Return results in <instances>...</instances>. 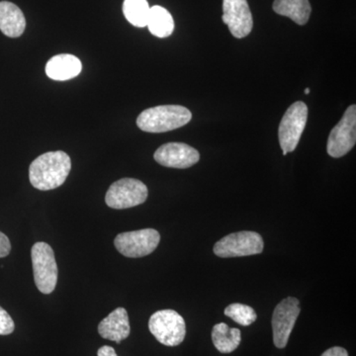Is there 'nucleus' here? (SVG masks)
Instances as JSON below:
<instances>
[{
	"mask_svg": "<svg viewBox=\"0 0 356 356\" xmlns=\"http://www.w3.org/2000/svg\"><path fill=\"white\" fill-rule=\"evenodd\" d=\"M15 324L8 313L0 307V336L13 334Z\"/></svg>",
	"mask_w": 356,
	"mask_h": 356,
	"instance_id": "21",
	"label": "nucleus"
},
{
	"mask_svg": "<svg viewBox=\"0 0 356 356\" xmlns=\"http://www.w3.org/2000/svg\"><path fill=\"white\" fill-rule=\"evenodd\" d=\"M222 19L236 39H243L252 32L254 21L248 0H224Z\"/></svg>",
	"mask_w": 356,
	"mask_h": 356,
	"instance_id": "11",
	"label": "nucleus"
},
{
	"mask_svg": "<svg viewBox=\"0 0 356 356\" xmlns=\"http://www.w3.org/2000/svg\"><path fill=\"white\" fill-rule=\"evenodd\" d=\"M321 356H348V353L344 348L334 346V348L325 350Z\"/></svg>",
	"mask_w": 356,
	"mask_h": 356,
	"instance_id": "23",
	"label": "nucleus"
},
{
	"mask_svg": "<svg viewBox=\"0 0 356 356\" xmlns=\"http://www.w3.org/2000/svg\"><path fill=\"white\" fill-rule=\"evenodd\" d=\"M212 341L220 353H231L235 351L242 341L241 331L236 327H229L225 323L214 325L212 330Z\"/></svg>",
	"mask_w": 356,
	"mask_h": 356,
	"instance_id": "17",
	"label": "nucleus"
},
{
	"mask_svg": "<svg viewBox=\"0 0 356 356\" xmlns=\"http://www.w3.org/2000/svg\"><path fill=\"white\" fill-rule=\"evenodd\" d=\"M147 187L134 178H122L109 187L105 202L113 209H128L146 202Z\"/></svg>",
	"mask_w": 356,
	"mask_h": 356,
	"instance_id": "7",
	"label": "nucleus"
},
{
	"mask_svg": "<svg viewBox=\"0 0 356 356\" xmlns=\"http://www.w3.org/2000/svg\"><path fill=\"white\" fill-rule=\"evenodd\" d=\"M33 273L39 291L51 294L56 289L58 282V266L55 252L48 243H35L31 250Z\"/></svg>",
	"mask_w": 356,
	"mask_h": 356,
	"instance_id": "3",
	"label": "nucleus"
},
{
	"mask_svg": "<svg viewBox=\"0 0 356 356\" xmlns=\"http://www.w3.org/2000/svg\"><path fill=\"white\" fill-rule=\"evenodd\" d=\"M308 119V107L305 103L297 102L285 112L280 122L278 138L283 154L286 156L298 146Z\"/></svg>",
	"mask_w": 356,
	"mask_h": 356,
	"instance_id": "6",
	"label": "nucleus"
},
{
	"mask_svg": "<svg viewBox=\"0 0 356 356\" xmlns=\"http://www.w3.org/2000/svg\"><path fill=\"white\" fill-rule=\"evenodd\" d=\"M11 243L6 235L0 232V259L10 254Z\"/></svg>",
	"mask_w": 356,
	"mask_h": 356,
	"instance_id": "22",
	"label": "nucleus"
},
{
	"mask_svg": "<svg viewBox=\"0 0 356 356\" xmlns=\"http://www.w3.org/2000/svg\"><path fill=\"white\" fill-rule=\"evenodd\" d=\"M131 327L127 311L117 308L98 325V332L105 339L120 343L130 336Z\"/></svg>",
	"mask_w": 356,
	"mask_h": 356,
	"instance_id": "13",
	"label": "nucleus"
},
{
	"mask_svg": "<svg viewBox=\"0 0 356 356\" xmlns=\"http://www.w3.org/2000/svg\"><path fill=\"white\" fill-rule=\"evenodd\" d=\"M191 119V112L184 106L161 105L144 110L137 118V125L144 132L165 133L184 127Z\"/></svg>",
	"mask_w": 356,
	"mask_h": 356,
	"instance_id": "2",
	"label": "nucleus"
},
{
	"mask_svg": "<svg viewBox=\"0 0 356 356\" xmlns=\"http://www.w3.org/2000/svg\"><path fill=\"white\" fill-rule=\"evenodd\" d=\"M225 315L231 318L236 324L248 327L257 321V315L252 307L241 303L231 304L225 309Z\"/></svg>",
	"mask_w": 356,
	"mask_h": 356,
	"instance_id": "20",
	"label": "nucleus"
},
{
	"mask_svg": "<svg viewBox=\"0 0 356 356\" xmlns=\"http://www.w3.org/2000/svg\"><path fill=\"white\" fill-rule=\"evenodd\" d=\"M83 70L81 60L70 54H62L51 58L46 65L47 76L54 81H65L79 76Z\"/></svg>",
	"mask_w": 356,
	"mask_h": 356,
	"instance_id": "14",
	"label": "nucleus"
},
{
	"mask_svg": "<svg viewBox=\"0 0 356 356\" xmlns=\"http://www.w3.org/2000/svg\"><path fill=\"white\" fill-rule=\"evenodd\" d=\"M300 302L294 297L283 299L274 309L273 315V343L276 348H284L300 314Z\"/></svg>",
	"mask_w": 356,
	"mask_h": 356,
	"instance_id": "10",
	"label": "nucleus"
},
{
	"mask_svg": "<svg viewBox=\"0 0 356 356\" xmlns=\"http://www.w3.org/2000/svg\"><path fill=\"white\" fill-rule=\"evenodd\" d=\"M149 329L156 341L166 346H179L186 334L184 318L173 310H161L153 314L149 318Z\"/></svg>",
	"mask_w": 356,
	"mask_h": 356,
	"instance_id": "4",
	"label": "nucleus"
},
{
	"mask_svg": "<svg viewBox=\"0 0 356 356\" xmlns=\"http://www.w3.org/2000/svg\"><path fill=\"white\" fill-rule=\"evenodd\" d=\"M273 8L275 13L289 17L298 25H306L312 13L309 0H274Z\"/></svg>",
	"mask_w": 356,
	"mask_h": 356,
	"instance_id": "16",
	"label": "nucleus"
},
{
	"mask_svg": "<svg viewBox=\"0 0 356 356\" xmlns=\"http://www.w3.org/2000/svg\"><path fill=\"white\" fill-rule=\"evenodd\" d=\"M305 93H306V95H309V93H310V88H306Z\"/></svg>",
	"mask_w": 356,
	"mask_h": 356,
	"instance_id": "25",
	"label": "nucleus"
},
{
	"mask_svg": "<svg viewBox=\"0 0 356 356\" xmlns=\"http://www.w3.org/2000/svg\"><path fill=\"white\" fill-rule=\"evenodd\" d=\"M356 142V106L351 105L343 118L332 129L327 140V152L332 158L339 159L350 153Z\"/></svg>",
	"mask_w": 356,
	"mask_h": 356,
	"instance_id": "9",
	"label": "nucleus"
},
{
	"mask_svg": "<svg viewBox=\"0 0 356 356\" xmlns=\"http://www.w3.org/2000/svg\"><path fill=\"white\" fill-rule=\"evenodd\" d=\"M264 238L257 232L243 231L229 234L215 243L214 254L219 257H240L261 254Z\"/></svg>",
	"mask_w": 356,
	"mask_h": 356,
	"instance_id": "5",
	"label": "nucleus"
},
{
	"mask_svg": "<svg viewBox=\"0 0 356 356\" xmlns=\"http://www.w3.org/2000/svg\"><path fill=\"white\" fill-rule=\"evenodd\" d=\"M159 241L161 235L156 229H143L119 234L115 238L114 245L124 257L138 259L154 252Z\"/></svg>",
	"mask_w": 356,
	"mask_h": 356,
	"instance_id": "8",
	"label": "nucleus"
},
{
	"mask_svg": "<svg viewBox=\"0 0 356 356\" xmlns=\"http://www.w3.org/2000/svg\"><path fill=\"white\" fill-rule=\"evenodd\" d=\"M151 7L147 0H125L123 13L126 19L135 27H146Z\"/></svg>",
	"mask_w": 356,
	"mask_h": 356,
	"instance_id": "19",
	"label": "nucleus"
},
{
	"mask_svg": "<svg viewBox=\"0 0 356 356\" xmlns=\"http://www.w3.org/2000/svg\"><path fill=\"white\" fill-rule=\"evenodd\" d=\"M25 28V16L19 7L13 2H0V31L10 38H18Z\"/></svg>",
	"mask_w": 356,
	"mask_h": 356,
	"instance_id": "15",
	"label": "nucleus"
},
{
	"mask_svg": "<svg viewBox=\"0 0 356 356\" xmlns=\"http://www.w3.org/2000/svg\"><path fill=\"white\" fill-rule=\"evenodd\" d=\"M70 170L69 154L62 151L49 152L38 156L30 165V182L38 191H53L65 184Z\"/></svg>",
	"mask_w": 356,
	"mask_h": 356,
	"instance_id": "1",
	"label": "nucleus"
},
{
	"mask_svg": "<svg viewBox=\"0 0 356 356\" xmlns=\"http://www.w3.org/2000/svg\"><path fill=\"white\" fill-rule=\"evenodd\" d=\"M154 158L165 168H188L198 163L200 154L184 143H168L156 149Z\"/></svg>",
	"mask_w": 356,
	"mask_h": 356,
	"instance_id": "12",
	"label": "nucleus"
},
{
	"mask_svg": "<svg viewBox=\"0 0 356 356\" xmlns=\"http://www.w3.org/2000/svg\"><path fill=\"white\" fill-rule=\"evenodd\" d=\"M97 356H118L112 346H104L97 351Z\"/></svg>",
	"mask_w": 356,
	"mask_h": 356,
	"instance_id": "24",
	"label": "nucleus"
},
{
	"mask_svg": "<svg viewBox=\"0 0 356 356\" xmlns=\"http://www.w3.org/2000/svg\"><path fill=\"white\" fill-rule=\"evenodd\" d=\"M147 26L154 36L158 38H166L170 37L175 30V21L172 14L165 8L156 6L151 7Z\"/></svg>",
	"mask_w": 356,
	"mask_h": 356,
	"instance_id": "18",
	"label": "nucleus"
}]
</instances>
